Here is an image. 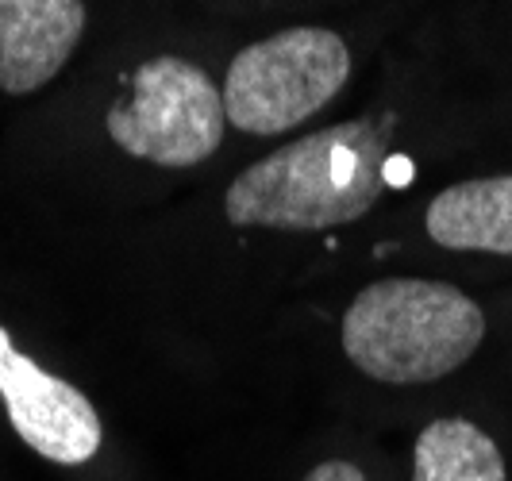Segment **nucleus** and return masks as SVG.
I'll return each mask as SVG.
<instances>
[{
    "label": "nucleus",
    "instance_id": "423d86ee",
    "mask_svg": "<svg viewBox=\"0 0 512 481\" xmlns=\"http://www.w3.org/2000/svg\"><path fill=\"white\" fill-rule=\"evenodd\" d=\"M85 35V0H0V89L24 97L62 74Z\"/></svg>",
    "mask_w": 512,
    "mask_h": 481
},
{
    "label": "nucleus",
    "instance_id": "7ed1b4c3",
    "mask_svg": "<svg viewBox=\"0 0 512 481\" xmlns=\"http://www.w3.org/2000/svg\"><path fill=\"white\" fill-rule=\"evenodd\" d=\"M351 51L332 27H285L231 58L224 77L228 124L247 135H278L305 124L339 97Z\"/></svg>",
    "mask_w": 512,
    "mask_h": 481
},
{
    "label": "nucleus",
    "instance_id": "6e6552de",
    "mask_svg": "<svg viewBox=\"0 0 512 481\" xmlns=\"http://www.w3.org/2000/svg\"><path fill=\"white\" fill-rule=\"evenodd\" d=\"M412 481H509L505 455L462 416L432 420L412 447Z\"/></svg>",
    "mask_w": 512,
    "mask_h": 481
},
{
    "label": "nucleus",
    "instance_id": "1a4fd4ad",
    "mask_svg": "<svg viewBox=\"0 0 512 481\" xmlns=\"http://www.w3.org/2000/svg\"><path fill=\"white\" fill-rule=\"evenodd\" d=\"M305 481H366L355 462H347V458H328V462H320V466H312L305 474Z\"/></svg>",
    "mask_w": 512,
    "mask_h": 481
},
{
    "label": "nucleus",
    "instance_id": "20e7f679",
    "mask_svg": "<svg viewBox=\"0 0 512 481\" xmlns=\"http://www.w3.org/2000/svg\"><path fill=\"white\" fill-rule=\"evenodd\" d=\"M224 89L178 54L147 58L131 77V101L108 108V135L131 158L189 170L224 143Z\"/></svg>",
    "mask_w": 512,
    "mask_h": 481
},
{
    "label": "nucleus",
    "instance_id": "f03ea898",
    "mask_svg": "<svg viewBox=\"0 0 512 481\" xmlns=\"http://www.w3.org/2000/svg\"><path fill=\"white\" fill-rule=\"evenodd\" d=\"M339 339L366 378L432 385L474 358L486 339V312L447 281L382 278L343 312Z\"/></svg>",
    "mask_w": 512,
    "mask_h": 481
},
{
    "label": "nucleus",
    "instance_id": "39448f33",
    "mask_svg": "<svg viewBox=\"0 0 512 481\" xmlns=\"http://www.w3.org/2000/svg\"><path fill=\"white\" fill-rule=\"evenodd\" d=\"M0 397L8 408V424L35 455L81 466L101 451V416L93 401L54 378L43 366L12 347V335L0 328Z\"/></svg>",
    "mask_w": 512,
    "mask_h": 481
},
{
    "label": "nucleus",
    "instance_id": "0eeeda50",
    "mask_svg": "<svg viewBox=\"0 0 512 481\" xmlns=\"http://www.w3.org/2000/svg\"><path fill=\"white\" fill-rule=\"evenodd\" d=\"M424 228L447 251L512 254V174L447 185L428 204Z\"/></svg>",
    "mask_w": 512,
    "mask_h": 481
},
{
    "label": "nucleus",
    "instance_id": "f257e3e1",
    "mask_svg": "<svg viewBox=\"0 0 512 481\" xmlns=\"http://www.w3.org/2000/svg\"><path fill=\"white\" fill-rule=\"evenodd\" d=\"M385 124L312 131L247 166L224 193L231 228L328 231L362 220L389 189Z\"/></svg>",
    "mask_w": 512,
    "mask_h": 481
}]
</instances>
